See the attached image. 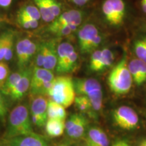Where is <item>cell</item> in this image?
Listing matches in <instances>:
<instances>
[{"label": "cell", "mask_w": 146, "mask_h": 146, "mask_svg": "<svg viewBox=\"0 0 146 146\" xmlns=\"http://www.w3.org/2000/svg\"><path fill=\"white\" fill-rule=\"evenodd\" d=\"M33 133L35 131L28 107L25 104L17 105L8 115L5 139H8Z\"/></svg>", "instance_id": "1"}, {"label": "cell", "mask_w": 146, "mask_h": 146, "mask_svg": "<svg viewBox=\"0 0 146 146\" xmlns=\"http://www.w3.org/2000/svg\"><path fill=\"white\" fill-rule=\"evenodd\" d=\"M107 83L111 91L116 96H125L130 92L133 81L128 68L127 52H124L121 59L109 73Z\"/></svg>", "instance_id": "2"}, {"label": "cell", "mask_w": 146, "mask_h": 146, "mask_svg": "<svg viewBox=\"0 0 146 146\" xmlns=\"http://www.w3.org/2000/svg\"><path fill=\"white\" fill-rule=\"evenodd\" d=\"M76 96L73 79L64 74L54 77L47 94L50 100L63 106L65 108L74 104Z\"/></svg>", "instance_id": "3"}, {"label": "cell", "mask_w": 146, "mask_h": 146, "mask_svg": "<svg viewBox=\"0 0 146 146\" xmlns=\"http://www.w3.org/2000/svg\"><path fill=\"white\" fill-rule=\"evenodd\" d=\"M105 39V35L94 23L87 22L78 29V45L82 54H90L104 43Z\"/></svg>", "instance_id": "4"}, {"label": "cell", "mask_w": 146, "mask_h": 146, "mask_svg": "<svg viewBox=\"0 0 146 146\" xmlns=\"http://www.w3.org/2000/svg\"><path fill=\"white\" fill-rule=\"evenodd\" d=\"M101 13L108 27L120 29L125 24L127 16V3L124 0H104L101 6Z\"/></svg>", "instance_id": "5"}, {"label": "cell", "mask_w": 146, "mask_h": 146, "mask_svg": "<svg viewBox=\"0 0 146 146\" xmlns=\"http://www.w3.org/2000/svg\"><path fill=\"white\" fill-rule=\"evenodd\" d=\"M79 56L74 45L68 41H64L57 47V64L56 71L63 74L73 72L77 68Z\"/></svg>", "instance_id": "6"}, {"label": "cell", "mask_w": 146, "mask_h": 146, "mask_svg": "<svg viewBox=\"0 0 146 146\" xmlns=\"http://www.w3.org/2000/svg\"><path fill=\"white\" fill-rule=\"evenodd\" d=\"M55 77L53 71L35 66L32 70L29 94L31 97L47 96Z\"/></svg>", "instance_id": "7"}, {"label": "cell", "mask_w": 146, "mask_h": 146, "mask_svg": "<svg viewBox=\"0 0 146 146\" xmlns=\"http://www.w3.org/2000/svg\"><path fill=\"white\" fill-rule=\"evenodd\" d=\"M112 115L115 125L123 130L133 131L138 127L139 118L131 107L121 106L114 110Z\"/></svg>", "instance_id": "8"}, {"label": "cell", "mask_w": 146, "mask_h": 146, "mask_svg": "<svg viewBox=\"0 0 146 146\" xmlns=\"http://www.w3.org/2000/svg\"><path fill=\"white\" fill-rule=\"evenodd\" d=\"M48 99L45 96L31 97L30 104V116L33 125L37 127H45L47 120V109Z\"/></svg>", "instance_id": "9"}, {"label": "cell", "mask_w": 146, "mask_h": 146, "mask_svg": "<svg viewBox=\"0 0 146 146\" xmlns=\"http://www.w3.org/2000/svg\"><path fill=\"white\" fill-rule=\"evenodd\" d=\"M87 125V118L83 114L74 113L70 115L66 121L65 131L69 137L77 139L85 136Z\"/></svg>", "instance_id": "10"}, {"label": "cell", "mask_w": 146, "mask_h": 146, "mask_svg": "<svg viewBox=\"0 0 146 146\" xmlns=\"http://www.w3.org/2000/svg\"><path fill=\"white\" fill-rule=\"evenodd\" d=\"M38 45L29 38L20 40L16 47L17 63L20 69L27 68V65L35 55Z\"/></svg>", "instance_id": "11"}, {"label": "cell", "mask_w": 146, "mask_h": 146, "mask_svg": "<svg viewBox=\"0 0 146 146\" xmlns=\"http://www.w3.org/2000/svg\"><path fill=\"white\" fill-rule=\"evenodd\" d=\"M85 18V13L83 11L76 10H70L60 14L49 27V31L53 33L56 29L64 25H76L80 27Z\"/></svg>", "instance_id": "12"}, {"label": "cell", "mask_w": 146, "mask_h": 146, "mask_svg": "<svg viewBox=\"0 0 146 146\" xmlns=\"http://www.w3.org/2000/svg\"><path fill=\"white\" fill-rule=\"evenodd\" d=\"M76 95L88 97L102 91L101 83L94 78H77L73 79Z\"/></svg>", "instance_id": "13"}, {"label": "cell", "mask_w": 146, "mask_h": 146, "mask_svg": "<svg viewBox=\"0 0 146 146\" xmlns=\"http://www.w3.org/2000/svg\"><path fill=\"white\" fill-rule=\"evenodd\" d=\"M5 141V143L8 146H50L45 137L35 132L27 135L8 139Z\"/></svg>", "instance_id": "14"}, {"label": "cell", "mask_w": 146, "mask_h": 146, "mask_svg": "<svg viewBox=\"0 0 146 146\" xmlns=\"http://www.w3.org/2000/svg\"><path fill=\"white\" fill-rule=\"evenodd\" d=\"M57 42L56 40L44 41L39 46L43 56V68L53 71L57 64Z\"/></svg>", "instance_id": "15"}, {"label": "cell", "mask_w": 146, "mask_h": 146, "mask_svg": "<svg viewBox=\"0 0 146 146\" xmlns=\"http://www.w3.org/2000/svg\"><path fill=\"white\" fill-rule=\"evenodd\" d=\"M31 69L27 68V67L23 69V75L9 95L10 98L12 100L20 101V100H23L24 97L29 92L31 85Z\"/></svg>", "instance_id": "16"}, {"label": "cell", "mask_w": 146, "mask_h": 146, "mask_svg": "<svg viewBox=\"0 0 146 146\" xmlns=\"http://www.w3.org/2000/svg\"><path fill=\"white\" fill-rule=\"evenodd\" d=\"M128 68L137 86H142L146 83V63L137 58L128 61Z\"/></svg>", "instance_id": "17"}, {"label": "cell", "mask_w": 146, "mask_h": 146, "mask_svg": "<svg viewBox=\"0 0 146 146\" xmlns=\"http://www.w3.org/2000/svg\"><path fill=\"white\" fill-rule=\"evenodd\" d=\"M85 143L90 146H109L110 140L106 133L99 127H91L85 135Z\"/></svg>", "instance_id": "18"}, {"label": "cell", "mask_w": 146, "mask_h": 146, "mask_svg": "<svg viewBox=\"0 0 146 146\" xmlns=\"http://www.w3.org/2000/svg\"><path fill=\"white\" fill-rule=\"evenodd\" d=\"M14 35L12 32L4 33L0 36V62H8L13 57Z\"/></svg>", "instance_id": "19"}, {"label": "cell", "mask_w": 146, "mask_h": 146, "mask_svg": "<svg viewBox=\"0 0 146 146\" xmlns=\"http://www.w3.org/2000/svg\"><path fill=\"white\" fill-rule=\"evenodd\" d=\"M66 120L47 118L45 125V132L49 137L52 138L62 136L65 131Z\"/></svg>", "instance_id": "20"}, {"label": "cell", "mask_w": 146, "mask_h": 146, "mask_svg": "<svg viewBox=\"0 0 146 146\" xmlns=\"http://www.w3.org/2000/svg\"><path fill=\"white\" fill-rule=\"evenodd\" d=\"M133 50L136 58L146 63V33L135 36L133 41Z\"/></svg>", "instance_id": "21"}, {"label": "cell", "mask_w": 146, "mask_h": 146, "mask_svg": "<svg viewBox=\"0 0 146 146\" xmlns=\"http://www.w3.org/2000/svg\"><path fill=\"white\" fill-rule=\"evenodd\" d=\"M47 118L66 120V108L57 102L49 99L47 109Z\"/></svg>", "instance_id": "22"}, {"label": "cell", "mask_w": 146, "mask_h": 146, "mask_svg": "<svg viewBox=\"0 0 146 146\" xmlns=\"http://www.w3.org/2000/svg\"><path fill=\"white\" fill-rule=\"evenodd\" d=\"M75 107L81 112V114H88L93 118H97L96 115L93 112L91 109L90 102L87 96H76L74 102Z\"/></svg>", "instance_id": "23"}, {"label": "cell", "mask_w": 146, "mask_h": 146, "mask_svg": "<svg viewBox=\"0 0 146 146\" xmlns=\"http://www.w3.org/2000/svg\"><path fill=\"white\" fill-rule=\"evenodd\" d=\"M23 69H21L20 70L16 71V72H14L12 73V74H10V75L8 76V78H7L6 81H5L4 85H3V89H1V92L3 95H6V96H9L11 91L14 88L16 83H18V81H19L20 78L23 75Z\"/></svg>", "instance_id": "24"}, {"label": "cell", "mask_w": 146, "mask_h": 146, "mask_svg": "<svg viewBox=\"0 0 146 146\" xmlns=\"http://www.w3.org/2000/svg\"><path fill=\"white\" fill-rule=\"evenodd\" d=\"M114 61V54L108 47L102 49V58L100 61V72L106 70L112 65Z\"/></svg>", "instance_id": "25"}, {"label": "cell", "mask_w": 146, "mask_h": 146, "mask_svg": "<svg viewBox=\"0 0 146 146\" xmlns=\"http://www.w3.org/2000/svg\"><path fill=\"white\" fill-rule=\"evenodd\" d=\"M36 6L39 9L41 17L45 23H52L56 19L47 6L45 0H34Z\"/></svg>", "instance_id": "26"}, {"label": "cell", "mask_w": 146, "mask_h": 146, "mask_svg": "<svg viewBox=\"0 0 146 146\" xmlns=\"http://www.w3.org/2000/svg\"><path fill=\"white\" fill-rule=\"evenodd\" d=\"M19 15L26 16L39 21L41 19V14L39 10L36 5H27L22 8L19 11Z\"/></svg>", "instance_id": "27"}, {"label": "cell", "mask_w": 146, "mask_h": 146, "mask_svg": "<svg viewBox=\"0 0 146 146\" xmlns=\"http://www.w3.org/2000/svg\"><path fill=\"white\" fill-rule=\"evenodd\" d=\"M89 68L91 72H100V61L102 58V49H97L91 53Z\"/></svg>", "instance_id": "28"}, {"label": "cell", "mask_w": 146, "mask_h": 146, "mask_svg": "<svg viewBox=\"0 0 146 146\" xmlns=\"http://www.w3.org/2000/svg\"><path fill=\"white\" fill-rule=\"evenodd\" d=\"M18 21L20 25L25 29H35L39 27V21L26 16L18 15Z\"/></svg>", "instance_id": "29"}, {"label": "cell", "mask_w": 146, "mask_h": 146, "mask_svg": "<svg viewBox=\"0 0 146 146\" xmlns=\"http://www.w3.org/2000/svg\"><path fill=\"white\" fill-rule=\"evenodd\" d=\"M79 27L76 25H64L56 29L52 33L57 35L60 36H68L78 30Z\"/></svg>", "instance_id": "30"}, {"label": "cell", "mask_w": 146, "mask_h": 146, "mask_svg": "<svg viewBox=\"0 0 146 146\" xmlns=\"http://www.w3.org/2000/svg\"><path fill=\"white\" fill-rule=\"evenodd\" d=\"M10 75V68L4 62H0V91L3 89V85Z\"/></svg>", "instance_id": "31"}, {"label": "cell", "mask_w": 146, "mask_h": 146, "mask_svg": "<svg viewBox=\"0 0 146 146\" xmlns=\"http://www.w3.org/2000/svg\"><path fill=\"white\" fill-rule=\"evenodd\" d=\"M47 6L55 18H57L62 13V5L57 0H45Z\"/></svg>", "instance_id": "32"}, {"label": "cell", "mask_w": 146, "mask_h": 146, "mask_svg": "<svg viewBox=\"0 0 146 146\" xmlns=\"http://www.w3.org/2000/svg\"><path fill=\"white\" fill-rule=\"evenodd\" d=\"M8 112V108L3 94L0 91V120H4Z\"/></svg>", "instance_id": "33"}, {"label": "cell", "mask_w": 146, "mask_h": 146, "mask_svg": "<svg viewBox=\"0 0 146 146\" xmlns=\"http://www.w3.org/2000/svg\"><path fill=\"white\" fill-rule=\"evenodd\" d=\"M70 1L74 5L81 7L87 4L89 2H90L91 0H70Z\"/></svg>", "instance_id": "34"}, {"label": "cell", "mask_w": 146, "mask_h": 146, "mask_svg": "<svg viewBox=\"0 0 146 146\" xmlns=\"http://www.w3.org/2000/svg\"><path fill=\"white\" fill-rule=\"evenodd\" d=\"M112 146H131V145L127 140L119 139L115 141Z\"/></svg>", "instance_id": "35"}, {"label": "cell", "mask_w": 146, "mask_h": 146, "mask_svg": "<svg viewBox=\"0 0 146 146\" xmlns=\"http://www.w3.org/2000/svg\"><path fill=\"white\" fill-rule=\"evenodd\" d=\"M12 0H0V7L8 8L12 3Z\"/></svg>", "instance_id": "36"}, {"label": "cell", "mask_w": 146, "mask_h": 146, "mask_svg": "<svg viewBox=\"0 0 146 146\" xmlns=\"http://www.w3.org/2000/svg\"><path fill=\"white\" fill-rule=\"evenodd\" d=\"M135 146H146V137L141 139Z\"/></svg>", "instance_id": "37"}, {"label": "cell", "mask_w": 146, "mask_h": 146, "mask_svg": "<svg viewBox=\"0 0 146 146\" xmlns=\"http://www.w3.org/2000/svg\"><path fill=\"white\" fill-rule=\"evenodd\" d=\"M141 30L142 33H146V22H145L141 26Z\"/></svg>", "instance_id": "38"}, {"label": "cell", "mask_w": 146, "mask_h": 146, "mask_svg": "<svg viewBox=\"0 0 146 146\" xmlns=\"http://www.w3.org/2000/svg\"><path fill=\"white\" fill-rule=\"evenodd\" d=\"M57 146H70V145H68V144H66V143H62V144H60V145H58Z\"/></svg>", "instance_id": "39"}, {"label": "cell", "mask_w": 146, "mask_h": 146, "mask_svg": "<svg viewBox=\"0 0 146 146\" xmlns=\"http://www.w3.org/2000/svg\"><path fill=\"white\" fill-rule=\"evenodd\" d=\"M0 146H8V145L4 143H2V144H0Z\"/></svg>", "instance_id": "40"}, {"label": "cell", "mask_w": 146, "mask_h": 146, "mask_svg": "<svg viewBox=\"0 0 146 146\" xmlns=\"http://www.w3.org/2000/svg\"><path fill=\"white\" fill-rule=\"evenodd\" d=\"M82 146H90V145H89L88 144H87V143H85V144H83V145H82Z\"/></svg>", "instance_id": "41"}, {"label": "cell", "mask_w": 146, "mask_h": 146, "mask_svg": "<svg viewBox=\"0 0 146 146\" xmlns=\"http://www.w3.org/2000/svg\"><path fill=\"white\" fill-rule=\"evenodd\" d=\"M145 118H146V112L145 113Z\"/></svg>", "instance_id": "42"}]
</instances>
